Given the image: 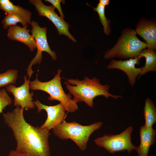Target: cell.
I'll use <instances>...</instances> for the list:
<instances>
[{"label": "cell", "mask_w": 156, "mask_h": 156, "mask_svg": "<svg viewBox=\"0 0 156 156\" xmlns=\"http://www.w3.org/2000/svg\"><path fill=\"white\" fill-rule=\"evenodd\" d=\"M24 108L17 107L3 114L5 123L12 130L16 142V150L29 156H50L49 131L27 122Z\"/></svg>", "instance_id": "cell-1"}, {"label": "cell", "mask_w": 156, "mask_h": 156, "mask_svg": "<svg viewBox=\"0 0 156 156\" xmlns=\"http://www.w3.org/2000/svg\"><path fill=\"white\" fill-rule=\"evenodd\" d=\"M67 81L64 83L69 93L72 95V99L76 103L84 102L89 106H93V100L96 97L103 96L106 99L111 97L114 99L122 98L120 95H115L110 93L109 90V86L108 84L103 85L100 80L94 77L92 79L85 77L80 80L78 79H65Z\"/></svg>", "instance_id": "cell-2"}, {"label": "cell", "mask_w": 156, "mask_h": 156, "mask_svg": "<svg viewBox=\"0 0 156 156\" xmlns=\"http://www.w3.org/2000/svg\"><path fill=\"white\" fill-rule=\"evenodd\" d=\"M135 29L127 28L112 48L105 52L104 57L107 59L114 57L129 59L138 57L140 52L147 47V44L137 36Z\"/></svg>", "instance_id": "cell-3"}, {"label": "cell", "mask_w": 156, "mask_h": 156, "mask_svg": "<svg viewBox=\"0 0 156 156\" xmlns=\"http://www.w3.org/2000/svg\"><path fill=\"white\" fill-rule=\"evenodd\" d=\"M103 124V122H99L85 126L75 121L68 122L64 120L52 129L55 135L62 140H72L80 150L84 151L87 148L90 135L99 129Z\"/></svg>", "instance_id": "cell-4"}, {"label": "cell", "mask_w": 156, "mask_h": 156, "mask_svg": "<svg viewBox=\"0 0 156 156\" xmlns=\"http://www.w3.org/2000/svg\"><path fill=\"white\" fill-rule=\"evenodd\" d=\"M62 70L59 69L54 77L51 80L46 82L40 81L38 78V74L36 79L30 81V88L31 90H40L45 92L49 95L48 99L60 101L62 104L67 113H73L78 109L77 104L75 102L70 93L64 92L61 83L62 78L60 74Z\"/></svg>", "instance_id": "cell-5"}, {"label": "cell", "mask_w": 156, "mask_h": 156, "mask_svg": "<svg viewBox=\"0 0 156 156\" xmlns=\"http://www.w3.org/2000/svg\"><path fill=\"white\" fill-rule=\"evenodd\" d=\"M133 131L132 127L130 126L120 134H105L96 139L94 141L98 146L103 148L111 153L127 150L130 154L133 150H136L137 148L131 142Z\"/></svg>", "instance_id": "cell-6"}, {"label": "cell", "mask_w": 156, "mask_h": 156, "mask_svg": "<svg viewBox=\"0 0 156 156\" xmlns=\"http://www.w3.org/2000/svg\"><path fill=\"white\" fill-rule=\"evenodd\" d=\"M31 24L32 27L31 32L35 39L36 45L37 52L35 57L31 61L26 70L29 78L31 77L34 71L31 67L34 65L40 64L42 60V53H48L54 60H56L57 56L55 52L52 51L48 44L47 36V27H41L38 22L32 21Z\"/></svg>", "instance_id": "cell-7"}, {"label": "cell", "mask_w": 156, "mask_h": 156, "mask_svg": "<svg viewBox=\"0 0 156 156\" xmlns=\"http://www.w3.org/2000/svg\"><path fill=\"white\" fill-rule=\"evenodd\" d=\"M29 2L35 6L39 16L46 17L53 23L60 35H64L73 42H76L69 31V25L64 18L58 15L55 11L53 6L46 5L41 0H30Z\"/></svg>", "instance_id": "cell-8"}, {"label": "cell", "mask_w": 156, "mask_h": 156, "mask_svg": "<svg viewBox=\"0 0 156 156\" xmlns=\"http://www.w3.org/2000/svg\"><path fill=\"white\" fill-rule=\"evenodd\" d=\"M24 80V83L20 86L17 87L10 84L6 88L14 96V105L16 107L23 108L26 110L34 108L35 106L33 101L34 93L29 92V79L27 80V76H25Z\"/></svg>", "instance_id": "cell-9"}, {"label": "cell", "mask_w": 156, "mask_h": 156, "mask_svg": "<svg viewBox=\"0 0 156 156\" xmlns=\"http://www.w3.org/2000/svg\"><path fill=\"white\" fill-rule=\"evenodd\" d=\"M33 102L37 109L38 113L44 110L47 114L46 120L40 127L41 128L50 130L65 120L67 114L64 106L61 103L53 106H48L42 103L38 99Z\"/></svg>", "instance_id": "cell-10"}, {"label": "cell", "mask_w": 156, "mask_h": 156, "mask_svg": "<svg viewBox=\"0 0 156 156\" xmlns=\"http://www.w3.org/2000/svg\"><path fill=\"white\" fill-rule=\"evenodd\" d=\"M141 57H139L125 60H112L107 66L108 69H118L124 71L127 75L130 84L133 86L137 77L139 76L141 68H137L135 65L140 64Z\"/></svg>", "instance_id": "cell-11"}, {"label": "cell", "mask_w": 156, "mask_h": 156, "mask_svg": "<svg viewBox=\"0 0 156 156\" xmlns=\"http://www.w3.org/2000/svg\"><path fill=\"white\" fill-rule=\"evenodd\" d=\"M137 33L146 41L148 49H156V23L155 20L141 18L136 24Z\"/></svg>", "instance_id": "cell-12"}, {"label": "cell", "mask_w": 156, "mask_h": 156, "mask_svg": "<svg viewBox=\"0 0 156 156\" xmlns=\"http://www.w3.org/2000/svg\"><path fill=\"white\" fill-rule=\"evenodd\" d=\"M27 26L21 27L16 25L9 27L8 30V38L20 42L27 46L31 51H33L37 48L36 41L29 32Z\"/></svg>", "instance_id": "cell-13"}, {"label": "cell", "mask_w": 156, "mask_h": 156, "mask_svg": "<svg viewBox=\"0 0 156 156\" xmlns=\"http://www.w3.org/2000/svg\"><path fill=\"white\" fill-rule=\"evenodd\" d=\"M140 144L136 151L139 156H148L150 146L155 142L156 131L144 125L140 127Z\"/></svg>", "instance_id": "cell-14"}, {"label": "cell", "mask_w": 156, "mask_h": 156, "mask_svg": "<svg viewBox=\"0 0 156 156\" xmlns=\"http://www.w3.org/2000/svg\"><path fill=\"white\" fill-rule=\"evenodd\" d=\"M31 12L28 10L24 12L8 14L5 16L1 23L5 29L10 26L16 25L18 23H21L25 27L31 24Z\"/></svg>", "instance_id": "cell-15"}, {"label": "cell", "mask_w": 156, "mask_h": 156, "mask_svg": "<svg viewBox=\"0 0 156 156\" xmlns=\"http://www.w3.org/2000/svg\"><path fill=\"white\" fill-rule=\"evenodd\" d=\"M138 56L144 57L146 59L145 65L141 68L139 78L147 73L156 71V53L155 50L144 49L140 53Z\"/></svg>", "instance_id": "cell-16"}, {"label": "cell", "mask_w": 156, "mask_h": 156, "mask_svg": "<svg viewBox=\"0 0 156 156\" xmlns=\"http://www.w3.org/2000/svg\"><path fill=\"white\" fill-rule=\"evenodd\" d=\"M143 113L145 120L144 125L153 128V125L156 122V108L149 98L146 99Z\"/></svg>", "instance_id": "cell-17"}, {"label": "cell", "mask_w": 156, "mask_h": 156, "mask_svg": "<svg viewBox=\"0 0 156 156\" xmlns=\"http://www.w3.org/2000/svg\"><path fill=\"white\" fill-rule=\"evenodd\" d=\"M18 73L17 70L11 69L0 74V88L12 84H15Z\"/></svg>", "instance_id": "cell-18"}, {"label": "cell", "mask_w": 156, "mask_h": 156, "mask_svg": "<svg viewBox=\"0 0 156 156\" xmlns=\"http://www.w3.org/2000/svg\"><path fill=\"white\" fill-rule=\"evenodd\" d=\"M94 11L97 12L98 14L100 20L103 26V32L107 35H109L111 31L110 24V21L107 19L105 14V7L99 3L97 6L93 8Z\"/></svg>", "instance_id": "cell-19"}, {"label": "cell", "mask_w": 156, "mask_h": 156, "mask_svg": "<svg viewBox=\"0 0 156 156\" xmlns=\"http://www.w3.org/2000/svg\"><path fill=\"white\" fill-rule=\"evenodd\" d=\"M0 8L8 14L25 12L27 10L13 4L9 0H0Z\"/></svg>", "instance_id": "cell-20"}, {"label": "cell", "mask_w": 156, "mask_h": 156, "mask_svg": "<svg viewBox=\"0 0 156 156\" xmlns=\"http://www.w3.org/2000/svg\"><path fill=\"white\" fill-rule=\"evenodd\" d=\"M12 100L9 96L5 90H0V114L3 113V110L7 106L10 105Z\"/></svg>", "instance_id": "cell-21"}, {"label": "cell", "mask_w": 156, "mask_h": 156, "mask_svg": "<svg viewBox=\"0 0 156 156\" xmlns=\"http://www.w3.org/2000/svg\"><path fill=\"white\" fill-rule=\"evenodd\" d=\"M46 2H49L52 4L55 8H56L59 12L60 16L64 18V16L62 9L61 5V3H62L63 4H64L65 1L63 0H44Z\"/></svg>", "instance_id": "cell-22"}, {"label": "cell", "mask_w": 156, "mask_h": 156, "mask_svg": "<svg viewBox=\"0 0 156 156\" xmlns=\"http://www.w3.org/2000/svg\"><path fill=\"white\" fill-rule=\"evenodd\" d=\"M8 156H29L26 154L20 153L16 150H11Z\"/></svg>", "instance_id": "cell-23"}, {"label": "cell", "mask_w": 156, "mask_h": 156, "mask_svg": "<svg viewBox=\"0 0 156 156\" xmlns=\"http://www.w3.org/2000/svg\"><path fill=\"white\" fill-rule=\"evenodd\" d=\"M110 3L109 0H100L99 1V3L105 7L108 5Z\"/></svg>", "instance_id": "cell-24"}]
</instances>
